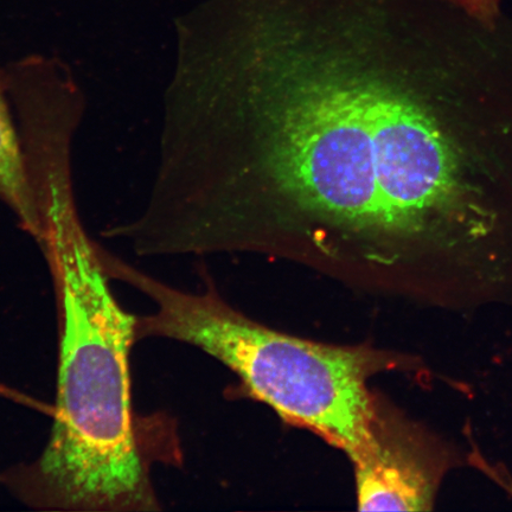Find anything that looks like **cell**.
<instances>
[{
	"instance_id": "obj_1",
	"label": "cell",
	"mask_w": 512,
	"mask_h": 512,
	"mask_svg": "<svg viewBox=\"0 0 512 512\" xmlns=\"http://www.w3.org/2000/svg\"><path fill=\"white\" fill-rule=\"evenodd\" d=\"M34 240L53 280L59 319L54 424L40 456L0 472V488L41 511L155 510L131 402L136 316L113 296L78 208L44 215Z\"/></svg>"
},
{
	"instance_id": "obj_2",
	"label": "cell",
	"mask_w": 512,
	"mask_h": 512,
	"mask_svg": "<svg viewBox=\"0 0 512 512\" xmlns=\"http://www.w3.org/2000/svg\"><path fill=\"white\" fill-rule=\"evenodd\" d=\"M101 254L108 278L136 287L156 304L152 315L136 317V342L163 337L194 345L233 370L284 420L320 435L350 460L366 450L380 408L367 386L383 362L374 351L267 328L217 294L176 290L108 251Z\"/></svg>"
},
{
	"instance_id": "obj_3",
	"label": "cell",
	"mask_w": 512,
	"mask_h": 512,
	"mask_svg": "<svg viewBox=\"0 0 512 512\" xmlns=\"http://www.w3.org/2000/svg\"><path fill=\"white\" fill-rule=\"evenodd\" d=\"M352 464L358 510H432L440 466L418 438L384 414L381 407L373 438Z\"/></svg>"
},
{
	"instance_id": "obj_4",
	"label": "cell",
	"mask_w": 512,
	"mask_h": 512,
	"mask_svg": "<svg viewBox=\"0 0 512 512\" xmlns=\"http://www.w3.org/2000/svg\"><path fill=\"white\" fill-rule=\"evenodd\" d=\"M0 201L15 215L30 238L38 228L21 132L10 96L9 74L0 66Z\"/></svg>"
},
{
	"instance_id": "obj_5",
	"label": "cell",
	"mask_w": 512,
	"mask_h": 512,
	"mask_svg": "<svg viewBox=\"0 0 512 512\" xmlns=\"http://www.w3.org/2000/svg\"><path fill=\"white\" fill-rule=\"evenodd\" d=\"M459 6L472 21L485 28L495 29L499 23L501 0H448Z\"/></svg>"
},
{
	"instance_id": "obj_6",
	"label": "cell",
	"mask_w": 512,
	"mask_h": 512,
	"mask_svg": "<svg viewBox=\"0 0 512 512\" xmlns=\"http://www.w3.org/2000/svg\"><path fill=\"white\" fill-rule=\"evenodd\" d=\"M0 396H3V398L15 401L18 398V390L12 389L8 386H5V384L0 383Z\"/></svg>"
}]
</instances>
